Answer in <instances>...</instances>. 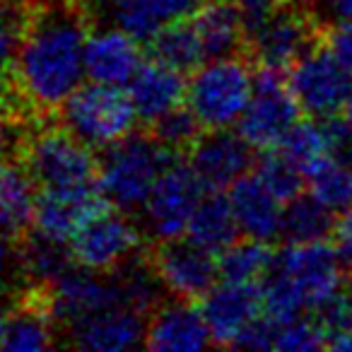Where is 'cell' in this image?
Wrapping results in <instances>:
<instances>
[{"label":"cell","instance_id":"1","mask_svg":"<svg viewBox=\"0 0 352 352\" xmlns=\"http://www.w3.org/2000/svg\"><path fill=\"white\" fill-rule=\"evenodd\" d=\"M87 17L82 0H41L25 12L12 80L34 111L60 109L87 78Z\"/></svg>","mask_w":352,"mask_h":352},{"label":"cell","instance_id":"2","mask_svg":"<svg viewBox=\"0 0 352 352\" xmlns=\"http://www.w3.org/2000/svg\"><path fill=\"white\" fill-rule=\"evenodd\" d=\"M342 258L333 241H289L275 254V265L261 283L263 311L273 321L316 311L342 292Z\"/></svg>","mask_w":352,"mask_h":352},{"label":"cell","instance_id":"3","mask_svg":"<svg viewBox=\"0 0 352 352\" xmlns=\"http://www.w3.org/2000/svg\"><path fill=\"white\" fill-rule=\"evenodd\" d=\"M176 160L155 135H128L104 147L97 184L113 208L126 212L142 210L162 171Z\"/></svg>","mask_w":352,"mask_h":352},{"label":"cell","instance_id":"4","mask_svg":"<svg viewBox=\"0 0 352 352\" xmlns=\"http://www.w3.org/2000/svg\"><path fill=\"white\" fill-rule=\"evenodd\" d=\"M256 87V70L236 54L212 58L193 70L188 80L186 107L206 131L239 123Z\"/></svg>","mask_w":352,"mask_h":352},{"label":"cell","instance_id":"5","mask_svg":"<svg viewBox=\"0 0 352 352\" xmlns=\"http://www.w3.org/2000/svg\"><path fill=\"white\" fill-rule=\"evenodd\" d=\"M63 126L89 147H111L128 138L140 121L126 87L92 82L80 85L60 107Z\"/></svg>","mask_w":352,"mask_h":352},{"label":"cell","instance_id":"6","mask_svg":"<svg viewBox=\"0 0 352 352\" xmlns=\"http://www.w3.org/2000/svg\"><path fill=\"white\" fill-rule=\"evenodd\" d=\"M302 111L289 87L287 73L258 65L254 97L236 123V133L256 152L278 150L289 131L302 121Z\"/></svg>","mask_w":352,"mask_h":352},{"label":"cell","instance_id":"7","mask_svg":"<svg viewBox=\"0 0 352 352\" xmlns=\"http://www.w3.org/2000/svg\"><path fill=\"white\" fill-rule=\"evenodd\" d=\"M92 150L65 126L46 128L27 140L25 164L39 188L97 186L99 160Z\"/></svg>","mask_w":352,"mask_h":352},{"label":"cell","instance_id":"8","mask_svg":"<svg viewBox=\"0 0 352 352\" xmlns=\"http://www.w3.org/2000/svg\"><path fill=\"white\" fill-rule=\"evenodd\" d=\"M206 193L208 188L203 186L193 166L188 162L184 164V162L174 160L162 171L145 208H142L147 232L157 241L186 236L188 222Z\"/></svg>","mask_w":352,"mask_h":352},{"label":"cell","instance_id":"9","mask_svg":"<svg viewBox=\"0 0 352 352\" xmlns=\"http://www.w3.org/2000/svg\"><path fill=\"white\" fill-rule=\"evenodd\" d=\"M142 232L126 210L109 206L92 217L70 239V251L80 268L94 273H113L131 263L140 251Z\"/></svg>","mask_w":352,"mask_h":352},{"label":"cell","instance_id":"10","mask_svg":"<svg viewBox=\"0 0 352 352\" xmlns=\"http://www.w3.org/2000/svg\"><path fill=\"white\" fill-rule=\"evenodd\" d=\"M44 294L56 323H65L68 328L104 311V309L131 307L121 275L116 270H113V275H109L73 265L56 283L44 287Z\"/></svg>","mask_w":352,"mask_h":352},{"label":"cell","instance_id":"11","mask_svg":"<svg viewBox=\"0 0 352 352\" xmlns=\"http://www.w3.org/2000/svg\"><path fill=\"white\" fill-rule=\"evenodd\" d=\"M321 30L323 27L309 12L304 0H287L251 36L249 44L254 49L256 63L287 73L304 54H309L321 41Z\"/></svg>","mask_w":352,"mask_h":352},{"label":"cell","instance_id":"12","mask_svg":"<svg viewBox=\"0 0 352 352\" xmlns=\"http://www.w3.org/2000/svg\"><path fill=\"white\" fill-rule=\"evenodd\" d=\"M150 265L164 292L184 302L203 299L220 278V256L186 236L162 241L152 254Z\"/></svg>","mask_w":352,"mask_h":352},{"label":"cell","instance_id":"13","mask_svg":"<svg viewBox=\"0 0 352 352\" xmlns=\"http://www.w3.org/2000/svg\"><path fill=\"white\" fill-rule=\"evenodd\" d=\"M287 80L299 107L314 118L340 116L352 89V78L321 41L287 70Z\"/></svg>","mask_w":352,"mask_h":352},{"label":"cell","instance_id":"14","mask_svg":"<svg viewBox=\"0 0 352 352\" xmlns=\"http://www.w3.org/2000/svg\"><path fill=\"white\" fill-rule=\"evenodd\" d=\"M254 147L230 128L206 131L188 150V164L208 191H230L254 166Z\"/></svg>","mask_w":352,"mask_h":352},{"label":"cell","instance_id":"15","mask_svg":"<svg viewBox=\"0 0 352 352\" xmlns=\"http://www.w3.org/2000/svg\"><path fill=\"white\" fill-rule=\"evenodd\" d=\"M201 302V311L206 316L215 345L236 347L241 336L263 316L261 285L222 280Z\"/></svg>","mask_w":352,"mask_h":352},{"label":"cell","instance_id":"16","mask_svg":"<svg viewBox=\"0 0 352 352\" xmlns=\"http://www.w3.org/2000/svg\"><path fill=\"white\" fill-rule=\"evenodd\" d=\"M89 15L126 30L142 44L155 39L164 27L191 15L201 0H82Z\"/></svg>","mask_w":352,"mask_h":352},{"label":"cell","instance_id":"17","mask_svg":"<svg viewBox=\"0 0 352 352\" xmlns=\"http://www.w3.org/2000/svg\"><path fill=\"white\" fill-rule=\"evenodd\" d=\"M111 203L97 186L82 188H41L36 201L34 232L51 239L68 241Z\"/></svg>","mask_w":352,"mask_h":352},{"label":"cell","instance_id":"18","mask_svg":"<svg viewBox=\"0 0 352 352\" xmlns=\"http://www.w3.org/2000/svg\"><path fill=\"white\" fill-rule=\"evenodd\" d=\"M147 318L131 307H111L68 328L70 345L85 352H126L145 345Z\"/></svg>","mask_w":352,"mask_h":352},{"label":"cell","instance_id":"19","mask_svg":"<svg viewBox=\"0 0 352 352\" xmlns=\"http://www.w3.org/2000/svg\"><path fill=\"white\" fill-rule=\"evenodd\" d=\"M140 44V39L128 34L121 27L102 25V30L89 34L87 46H85L87 80L116 85V87H128L133 75L145 63Z\"/></svg>","mask_w":352,"mask_h":352},{"label":"cell","instance_id":"20","mask_svg":"<svg viewBox=\"0 0 352 352\" xmlns=\"http://www.w3.org/2000/svg\"><path fill=\"white\" fill-rule=\"evenodd\" d=\"M215 345L210 328L201 309L191 302L174 299V302L157 304L152 318L147 321L145 347L155 352H198Z\"/></svg>","mask_w":352,"mask_h":352},{"label":"cell","instance_id":"21","mask_svg":"<svg viewBox=\"0 0 352 352\" xmlns=\"http://www.w3.org/2000/svg\"><path fill=\"white\" fill-rule=\"evenodd\" d=\"M186 73L152 58L150 63H142L140 70L128 82V94L135 107V113L142 123L155 126L166 113L176 111L186 104L188 82L184 78Z\"/></svg>","mask_w":352,"mask_h":352},{"label":"cell","instance_id":"22","mask_svg":"<svg viewBox=\"0 0 352 352\" xmlns=\"http://www.w3.org/2000/svg\"><path fill=\"white\" fill-rule=\"evenodd\" d=\"M230 203L239 230L249 239L270 241L283 234L285 203L261 182L254 171L241 176L230 188Z\"/></svg>","mask_w":352,"mask_h":352},{"label":"cell","instance_id":"23","mask_svg":"<svg viewBox=\"0 0 352 352\" xmlns=\"http://www.w3.org/2000/svg\"><path fill=\"white\" fill-rule=\"evenodd\" d=\"M39 184L34 182L25 160L0 157V232L10 239L30 234L34 230Z\"/></svg>","mask_w":352,"mask_h":352},{"label":"cell","instance_id":"24","mask_svg":"<svg viewBox=\"0 0 352 352\" xmlns=\"http://www.w3.org/2000/svg\"><path fill=\"white\" fill-rule=\"evenodd\" d=\"M188 17L196 27L208 60L236 54L241 41H246L236 0H210L206 6H198Z\"/></svg>","mask_w":352,"mask_h":352},{"label":"cell","instance_id":"25","mask_svg":"<svg viewBox=\"0 0 352 352\" xmlns=\"http://www.w3.org/2000/svg\"><path fill=\"white\" fill-rule=\"evenodd\" d=\"M241 230L232 210L230 196L222 191H208L188 222L186 239L220 256L234 244Z\"/></svg>","mask_w":352,"mask_h":352},{"label":"cell","instance_id":"26","mask_svg":"<svg viewBox=\"0 0 352 352\" xmlns=\"http://www.w3.org/2000/svg\"><path fill=\"white\" fill-rule=\"evenodd\" d=\"M56 318L49 311L44 287L27 297L22 307L8 321L6 345L3 350L10 352H39L56 345Z\"/></svg>","mask_w":352,"mask_h":352},{"label":"cell","instance_id":"27","mask_svg":"<svg viewBox=\"0 0 352 352\" xmlns=\"http://www.w3.org/2000/svg\"><path fill=\"white\" fill-rule=\"evenodd\" d=\"M20 263L22 275L30 278L36 287H49L73 265H78L68 241L51 239L39 232H32L20 246Z\"/></svg>","mask_w":352,"mask_h":352},{"label":"cell","instance_id":"28","mask_svg":"<svg viewBox=\"0 0 352 352\" xmlns=\"http://www.w3.org/2000/svg\"><path fill=\"white\" fill-rule=\"evenodd\" d=\"M152 51V58L182 70V73H193L203 63H208L203 44L198 39V32L193 27L191 17H182L174 25L164 27L155 39L147 41Z\"/></svg>","mask_w":352,"mask_h":352},{"label":"cell","instance_id":"29","mask_svg":"<svg viewBox=\"0 0 352 352\" xmlns=\"http://www.w3.org/2000/svg\"><path fill=\"white\" fill-rule=\"evenodd\" d=\"M275 265V251L268 241L249 239L234 241L220 254V278L232 283L261 285Z\"/></svg>","mask_w":352,"mask_h":352},{"label":"cell","instance_id":"30","mask_svg":"<svg viewBox=\"0 0 352 352\" xmlns=\"http://www.w3.org/2000/svg\"><path fill=\"white\" fill-rule=\"evenodd\" d=\"M336 212L326 208L321 201L307 193L297 196L285 206L283 217V236L287 241H321L333 236L336 227Z\"/></svg>","mask_w":352,"mask_h":352},{"label":"cell","instance_id":"31","mask_svg":"<svg viewBox=\"0 0 352 352\" xmlns=\"http://www.w3.org/2000/svg\"><path fill=\"white\" fill-rule=\"evenodd\" d=\"M307 188L316 201L333 212H345L352 208V171L340 157H328L307 174Z\"/></svg>","mask_w":352,"mask_h":352},{"label":"cell","instance_id":"32","mask_svg":"<svg viewBox=\"0 0 352 352\" xmlns=\"http://www.w3.org/2000/svg\"><path fill=\"white\" fill-rule=\"evenodd\" d=\"M254 174L258 176L261 182H263L285 206H287L289 201H294L297 196H302L304 186H307L304 171L280 150L263 152V160L254 166Z\"/></svg>","mask_w":352,"mask_h":352},{"label":"cell","instance_id":"33","mask_svg":"<svg viewBox=\"0 0 352 352\" xmlns=\"http://www.w3.org/2000/svg\"><path fill=\"white\" fill-rule=\"evenodd\" d=\"M328 347V333L316 316H292L273 321V350L283 352H311Z\"/></svg>","mask_w":352,"mask_h":352},{"label":"cell","instance_id":"34","mask_svg":"<svg viewBox=\"0 0 352 352\" xmlns=\"http://www.w3.org/2000/svg\"><path fill=\"white\" fill-rule=\"evenodd\" d=\"M203 131L206 128L201 126L196 113L188 107H179L176 111L166 113L164 118H160L152 126V135L164 147H169L174 155H179L182 150H191L193 142L203 135Z\"/></svg>","mask_w":352,"mask_h":352},{"label":"cell","instance_id":"35","mask_svg":"<svg viewBox=\"0 0 352 352\" xmlns=\"http://www.w3.org/2000/svg\"><path fill=\"white\" fill-rule=\"evenodd\" d=\"M25 12H20L10 0H0V89L12 78L15 56L20 46Z\"/></svg>","mask_w":352,"mask_h":352},{"label":"cell","instance_id":"36","mask_svg":"<svg viewBox=\"0 0 352 352\" xmlns=\"http://www.w3.org/2000/svg\"><path fill=\"white\" fill-rule=\"evenodd\" d=\"M321 44L331 51L340 68L352 78V22L326 25L321 30Z\"/></svg>","mask_w":352,"mask_h":352},{"label":"cell","instance_id":"37","mask_svg":"<svg viewBox=\"0 0 352 352\" xmlns=\"http://www.w3.org/2000/svg\"><path fill=\"white\" fill-rule=\"evenodd\" d=\"M20 275H22L20 249H15L10 236L0 232V299L12 292Z\"/></svg>","mask_w":352,"mask_h":352},{"label":"cell","instance_id":"38","mask_svg":"<svg viewBox=\"0 0 352 352\" xmlns=\"http://www.w3.org/2000/svg\"><path fill=\"white\" fill-rule=\"evenodd\" d=\"M318 25H338V22H352V0H304Z\"/></svg>","mask_w":352,"mask_h":352},{"label":"cell","instance_id":"39","mask_svg":"<svg viewBox=\"0 0 352 352\" xmlns=\"http://www.w3.org/2000/svg\"><path fill=\"white\" fill-rule=\"evenodd\" d=\"M333 246H336L345 268H352V208L340 212V217L336 220V227H333Z\"/></svg>","mask_w":352,"mask_h":352},{"label":"cell","instance_id":"40","mask_svg":"<svg viewBox=\"0 0 352 352\" xmlns=\"http://www.w3.org/2000/svg\"><path fill=\"white\" fill-rule=\"evenodd\" d=\"M328 347L331 350H342V352H352V328L345 333H338V336L331 338V342H328Z\"/></svg>","mask_w":352,"mask_h":352},{"label":"cell","instance_id":"41","mask_svg":"<svg viewBox=\"0 0 352 352\" xmlns=\"http://www.w3.org/2000/svg\"><path fill=\"white\" fill-rule=\"evenodd\" d=\"M8 128H10V113H8L6 104L0 102V147H3V142L8 138Z\"/></svg>","mask_w":352,"mask_h":352},{"label":"cell","instance_id":"42","mask_svg":"<svg viewBox=\"0 0 352 352\" xmlns=\"http://www.w3.org/2000/svg\"><path fill=\"white\" fill-rule=\"evenodd\" d=\"M338 157H340V162L347 166V169L352 171V138L345 142V145L340 147V152H338Z\"/></svg>","mask_w":352,"mask_h":352},{"label":"cell","instance_id":"43","mask_svg":"<svg viewBox=\"0 0 352 352\" xmlns=\"http://www.w3.org/2000/svg\"><path fill=\"white\" fill-rule=\"evenodd\" d=\"M8 321H10V316H8V314H6V309L0 307V350H3V345H6Z\"/></svg>","mask_w":352,"mask_h":352},{"label":"cell","instance_id":"44","mask_svg":"<svg viewBox=\"0 0 352 352\" xmlns=\"http://www.w3.org/2000/svg\"><path fill=\"white\" fill-rule=\"evenodd\" d=\"M340 116L345 118V121L350 123V128H352V89H350V97H347L345 107H342V113H340Z\"/></svg>","mask_w":352,"mask_h":352},{"label":"cell","instance_id":"45","mask_svg":"<svg viewBox=\"0 0 352 352\" xmlns=\"http://www.w3.org/2000/svg\"><path fill=\"white\" fill-rule=\"evenodd\" d=\"M345 299H347V307H350V314H352V280H350V285H347V289H345Z\"/></svg>","mask_w":352,"mask_h":352}]
</instances>
